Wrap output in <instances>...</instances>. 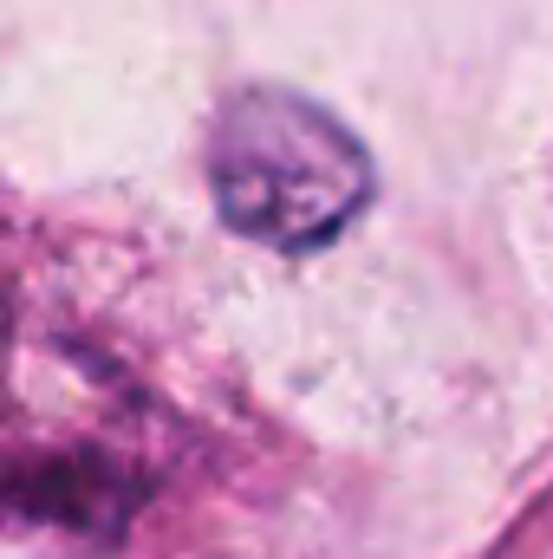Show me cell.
<instances>
[{
    "mask_svg": "<svg viewBox=\"0 0 553 559\" xmlns=\"http://www.w3.org/2000/svg\"><path fill=\"white\" fill-rule=\"evenodd\" d=\"M209 182L228 228L268 248H319L365 209L372 156L313 98L255 85L209 131Z\"/></svg>",
    "mask_w": 553,
    "mask_h": 559,
    "instance_id": "obj_1",
    "label": "cell"
}]
</instances>
